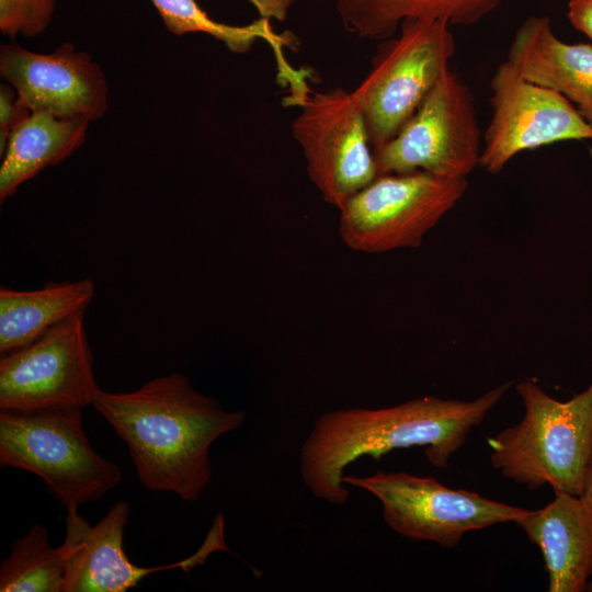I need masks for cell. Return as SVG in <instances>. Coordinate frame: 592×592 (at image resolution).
Returning <instances> with one entry per match:
<instances>
[{"instance_id": "6da1fadb", "label": "cell", "mask_w": 592, "mask_h": 592, "mask_svg": "<svg viewBox=\"0 0 592 592\" xmlns=\"http://www.w3.org/2000/svg\"><path fill=\"white\" fill-rule=\"evenodd\" d=\"M512 384L504 383L474 400L424 396L387 408L325 412L301 446V479L316 498L342 505L350 499L343 482L345 469L362 457L424 447L431 465L447 468L471 430L483 422Z\"/></svg>"}, {"instance_id": "3957f363", "label": "cell", "mask_w": 592, "mask_h": 592, "mask_svg": "<svg viewBox=\"0 0 592 592\" xmlns=\"http://www.w3.org/2000/svg\"><path fill=\"white\" fill-rule=\"evenodd\" d=\"M515 389L524 413L489 440L491 466L531 490L583 494L592 453V384L567 401L524 379Z\"/></svg>"}, {"instance_id": "d4e9b609", "label": "cell", "mask_w": 592, "mask_h": 592, "mask_svg": "<svg viewBox=\"0 0 592 592\" xmlns=\"http://www.w3.org/2000/svg\"><path fill=\"white\" fill-rule=\"evenodd\" d=\"M583 494L592 500V453L587 468ZM587 591L592 592V578L588 584Z\"/></svg>"}, {"instance_id": "5bb4252c", "label": "cell", "mask_w": 592, "mask_h": 592, "mask_svg": "<svg viewBox=\"0 0 592 592\" xmlns=\"http://www.w3.org/2000/svg\"><path fill=\"white\" fill-rule=\"evenodd\" d=\"M538 510L514 524L536 545L548 574V592H583L592 578V500L555 491Z\"/></svg>"}, {"instance_id": "5b68a950", "label": "cell", "mask_w": 592, "mask_h": 592, "mask_svg": "<svg viewBox=\"0 0 592 592\" xmlns=\"http://www.w3.org/2000/svg\"><path fill=\"white\" fill-rule=\"evenodd\" d=\"M443 19H407L383 39L366 77L352 91L373 150L394 138L428 98L456 52Z\"/></svg>"}, {"instance_id": "9a60e30c", "label": "cell", "mask_w": 592, "mask_h": 592, "mask_svg": "<svg viewBox=\"0 0 592 592\" xmlns=\"http://www.w3.org/2000/svg\"><path fill=\"white\" fill-rule=\"evenodd\" d=\"M506 60L524 79L563 95L592 128V45L566 43L548 16L532 15L515 31Z\"/></svg>"}, {"instance_id": "8fae6325", "label": "cell", "mask_w": 592, "mask_h": 592, "mask_svg": "<svg viewBox=\"0 0 592 592\" xmlns=\"http://www.w3.org/2000/svg\"><path fill=\"white\" fill-rule=\"evenodd\" d=\"M491 119L479 166L496 174L524 150L566 140H592V128L574 105L549 88L524 79L504 60L490 80Z\"/></svg>"}, {"instance_id": "603a6c76", "label": "cell", "mask_w": 592, "mask_h": 592, "mask_svg": "<svg viewBox=\"0 0 592 592\" xmlns=\"http://www.w3.org/2000/svg\"><path fill=\"white\" fill-rule=\"evenodd\" d=\"M567 18L577 31L592 39V0H569Z\"/></svg>"}, {"instance_id": "30bf717a", "label": "cell", "mask_w": 592, "mask_h": 592, "mask_svg": "<svg viewBox=\"0 0 592 592\" xmlns=\"http://www.w3.org/2000/svg\"><path fill=\"white\" fill-rule=\"evenodd\" d=\"M100 391L84 312L1 355L0 410L83 409L93 405Z\"/></svg>"}, {"instance_id": "7402d4cb", "label": "cell", "mask_w": 592, "mask_h": 592, "mask_svg": "<svg viewBox=\"0 0 592 592\" xmlns=\"http://www.w3.org/2000/svg\"><path fill=\"white\" fill-rule=\"evenodd\" d=\"M32 114V110L8 86L0 89V155L4 153L14 130Z\"/></svg>"}, {"instance_id": "277c9868", "label": "cell", "mask_w": 592, "mask_h": 592, "mask_svg": "<svg viewBox=\"0 0 592 592\" xmlns=\"http://www.w3.org/2000/svg\"><path fill=\"white\" fill-rule=\"evenodd\" d=\"M81 408L0 410V465L38 476L66 510L98 501L122 480L90 444Z\"/></svg>"}, {"instance_id": "7c38bea8", "label": "cell", "mask_w": 592, "mask_h": 592, "mask_svg": "<svg viewBox=\"0 0 592 592\" xmlns=\"http://www.w3.org/2000/svg\"><path fill=\"white\" fill-rule=\"evenodd\" d=\"M0 75L32 112L62 117L101 118L109 107V88L91 56L65 43L52 54L16 43L1 46Z\"/></svg>"}, {"instance_id": "52a82bcc", "label": "cell", "mask_w": 592, "mask_h": 592, "mask_svg": "<svg viewBox=\"0 0 592 592\" xmlns=\"http://www.w3.org/2000/svg\"><path fill=\"white\" fill-rule=\"evenodd\" d=\"M343 482L372 493L382 504L384 521L397 534L446 548L458 546L469 532L515 523L527 511L406 471L344 475Z\"/></svg>"}, {"instance_id": "cb8c5ba5", "label": "cell", "mask_w": 592, "mask_h": 592, "mask_svg": "<svg viewBox=\"0 0 592 592\" xmlns=\"http://www.w3.org/2000/svg\"><path fill=\"white\" fill-rule=\"evenodd\" d=\"M259 12L260 18L266 20L285 21L293 0H248Z\"/></svg>"}, {"instance_id": "2e32d148", "label": "cell", "mask_w": 592, "mask_h": 592, "mask_svg": "<svg viewBox=\"0 0 592 592\" xmlns=\"http://www.w3.org/2000/svg\"><path fill=\"white\" fill-rule=\"evenodd\" d=\"M90 121L48 112L32 114L11 135L0 167V201H5L27 180L60 163L86 139Z\"/></svg>"}, {"instance_id": "7a4b0ae2", "label": "cell", "mask_w": 592, "mask_h": 592, "mask_svg": "<svg viewBox=\"0 0 592 592\" xmlns=\"http://www.w3.org/2000/svg\"><path fill=\"white\" fill-rule=\"evenodd\" d=\"M92 406L126 443L140 482L186 501L197 500L210 480L212 444L246 420L244 411L224 409L180 373L134 391L101 389Z\"/></svg>"}, {"instance_id": "ffe728a7", "label": "cell", "mask_w": 592, "mask_h": 592, "mask_svg": "<svg viewBox=\"0 0 592 592\" xmlns=\"http://www.w3.org/2000/svg\"><path fill=\"white\" fill-rule=\"evenodd\" d=\"M167 29L175 34L205 33L223 42L231 52L246 53L258 39L267 42L282 56L283 45L292 38L277 35L271 21L260 18L251 24L236 26L219 23L208 16L196 0H151Z\"/></svg>"}, {"instance_id": "ba28073f", "label": "cell", "mask_w": 592, "mask_h": 592, "mask_svg": "<svg viewBox=\"0 0 592 592\" xmlns=\"http://www.w3.org/2000/svg\"><path fill=\"white\" fill-rule=\"evenodd\" d=\"M377 177L426 171L466 178L479 166L481 132L468 86L451 69L400 132L373 150Z\"/></svg>"}, {"instance_id": "8992f818", "label": "cell", "mask_w": 592, "mask_h": 592, "mask_svg": "<svg viewBox=\"0 0 592 592\" xmlns=\"http://www.w3.org/2000/svg\"><path fill=\"white\" fill-rule=\"evenodd\" d=\"M467 186L466 178L421 170L379 175L339 209L340 237L348 248L362 253L417 248Z\"/></svg>"}, {"instance_id": "ac0fdd59", "label": "cell", "mask_w": 592, "mask_h": 592, "mask_svg": "<svg viewBox=\"0 0 592 592\" xmlns=\"http://www.w3.org/2000/svg\"><path fill=\"white\" fill-rule=\"evenodd\" d=\"M504 0H335L346 31L363 38L386 39L407 19H443L469 26L492 13Z\"/></svg>"}, {"instance_id": "9c48e42d", "label": "cell", "mask_w": 592, "mask_h": 592, "mask_svg": "<svg viewBox=\"0 0 592 592\" xmlns=\"http://www.w3.org/2000/svg\"><path fill=\"white\" fill-rule=\"evenodd\" d=\"M292 124L293 137L306 160L307 173L325 202L340 209L377 178L364 116L352 94L337 87L310 92Z\"/></svg>"}, {"instance_id": "d6986e66", "label": "cell", "mask_w": 592, "mask_h": 592, "mask_svg": "<svg viewBox=\"0 0 592 592\" xmlns=\"http://www.w3.org/2000/svg\"><path fill=\"white\" fill-rule=\"evenodd\" d=\"M66 572L64 547H52L48 530L34 525L11 545L0 565L1 592H62Z\"/></svg>"}, {"instance_id": "e0dca14e", "label": "cell", "mask_w": 592, "mask_h": 592, "mask_svg": "<svg viewBox=\"0 0 592 592\" xmlns=\"http://www.w3.org/2000/svg\"><path fill=\"white\" fill-rule=\"evenodd\" d=\"M90 278L33 291L0 288V353L21 349L56 325L84 312L94 296Z\"/></svg>"}, {"instance_id": "44dd1931", "label": "cell", "mask_w": 592, "mask_h": 592, "mask_svg": "<svg viewBox=\"0 0 592 592\" xmlns=\"http://www.w3.org/2000/svg\"><path fill=\"white\" fill-rule=\"evenodd\" d=\"M56 0H0V31L14 37H33L52 22Z\"/></svg>"}, {"instance_id": "4fadbf2b", "label": "cell", "mask_w": 592, "mask_h": 592, "mask_svg": "<svg viewBox=\"0 0 592 592\" xmlns=\"http://www.w3.org/2000/svg\"><path fill=\"white\" fill-rule=\"evenodd\" d=\"M66 511V534L61 544L66 556L62 592H125L150 573L173 568L190 571L204 563L212 551L221 549L220 542L209 535L201 549L186 559L166 566L140 567L129 560L123 547L130 513L127 502L114 503L95 525L82 517L78 509Z\"/></svg>"}]
</instances>
